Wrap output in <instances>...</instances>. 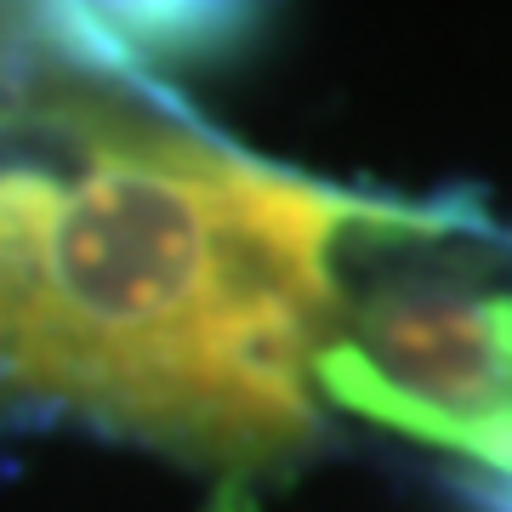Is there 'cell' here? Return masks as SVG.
Listing matches in <instances>:
<instances>
[{
  "label": "cell",
  "instance_id": "7a4b0ae2",
  "mask_svg": "<svg viewBox=\"0 0 512 512\" xmlns=\"http://www.w3.org/2000/svg\"><path fill=\"white\" fill-rule=\"evenodd\" d=\"M313 399L512 512V228L450 200L353 194L330 245Z\"/></svg>",
  "mask_w": 512,
  "mask_h": 512
},
{
  "label": "cell",
  "instance_id": "6da1fadb",
  "mask_svg": "<svg viewBox=\"0 0 512 512\" xmlns=\"http://www.w3.org/2000/svg\"><path fill=\"white\" fill-rule=\"evenodd\" d=\"M348 205L211 131L92 6L0 12V421H86L245 507L325 433Z\"/></svg>",
  "mask_w": 512,
  "mask_h": 512
}]
</instances>
